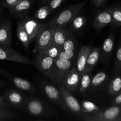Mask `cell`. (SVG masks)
<instances>
[{
	"label": "cell",
	"instance_id": "cell-15",
	"mask_svg": "<svg viewBox=\"0 0 121 121\" xmlns=\"http://www.w3.org/2000/svg\"><path fill=\"white\" fill-rule=\"evenodd\" d=\"M91 49H92L91 46L86 45V46H83L81 47V48L79 50L78 57H77L76 68L80 74H81L85 71L86 61H87L89 54Z\"/></svg>",
	"mask_w": 121,
	"mask_h": 121
},
{
	"label": "cell",
	"instance_id": "cell-18",
	"mask_svg": "<svg viewBox=\"0 0 121 121\" xmlns=\"http://www.w3.org/2000/svg\"><path fill=\"white\" fill-rule=\"evenodd\" d=\"M101 54V48L100 47H94L92 48L89 54L85 71L86 72H91L96 66L98 61H99Z\"/></svg>",
	"mask_w": 121,
	"mask_h": 121
},
{
	"label": "cell",
	"instance_id": "cell-8",
	"mask_svg": "<svg viewBox=\"0 0 121 121\" xmlns=\"http://www.w3.org/2000/svg\"><path fill=\"white\" fill-rule=\"evenodd\" d=\"M73 60L58 56L54 60L53 68V81L56 84L60 83L63 77L72 68Z\"/></svg>",
	"mask_w": 121,
	"mask_h": 121
},
{
	"label": "cell",
	"instance_id": "cell-14",
	"mask_svg": "<svg viewBox=\"0 0 121 121\" xmlns=\"http://www.w3.org/2000/svg\"><path fill=\"white\" fill-rule=\"evenodd\" d=\"M5 77L8 78L17 88L22 91L30 92H34L35 91L34 86L30 82L26 79L11 75L9 73H7Z\"/></svg>",
	"mask_w": 121,
	"mask_h": 121
},
{
	"label": "cell",
	"instance_id": "cell-12",
	"mask_svg": "<svg viewBox=\"0 0 121 121\" xmlns=\"http://www.w3.org/2000/svg\"><path fill=\"white\" fill-rule=\"evenodd\" d=\"M110 24H112L111 8L102 11L98 13L93 21V26L97 30H100Z\"/></svg>",
	"mask_w": 121,
	"mask_h": 121
},
{
	"label": "cell",
	"instance_id": "cell-31",
	"mask_svg": "<svg viewBox=\"0 0 121 121\" xmlns=\"http://www.w3.org/2000/svg\"><path fill=\"white\" fill-rule=\"evenodd\" d=\"M15 117H17V115L13 111L7 109H0V121L10 120Z\"/></svg>",
	"mask_w": 121,
	"mask_h": 121
},
{
	"label": "cell",
	"instance_id": "cell-20",
	"mask_svg": "<svg viewBox=\"0 0 121 121\" xmlns=\"http://www.w3.org/2000/svg\"><path fill=\"white\" fill-rule=\"evenodd\" d=\"M17 35L24 47L26 50H28L30 47V44L31 42L30 40L29 36L24 27L22 21H20L18 23L17 27Z\"/></svg>",
	"mask_w": 121,
	"mask_h": 121
},
{
	"label": "cell",
	"instance_id": "cell-6",
	"mask_svg": "<svg viewBox=\"0 0 121 121\" xmlns=\"http://www.w3.org/2000/svg\"><path fill=\"white\" fill-rule=\"evenodd\" d=\"M55 59L51 57L37 53L35 57V65L37 68L48 79L53 81V68Z\"/></svg>",
	"mask_w": 121,
	"mask_h": 121
},
{
	"label": "cell",
	"instance_id": "cell-7",
	"mask_svg": "<svg viewBox=\"0 0 121 121\" xmlns=\"http://www.w3.org/2000/svg\"><path fill=\"white\" fill-rule=\"evenodd\" d=\"M0 60L14 61L26 65H34V62L31 59L16 52L9 46H0Z\"/></svg>",
	"mask_w": 121,
	"mask_h": 121
},
{
	"label": "cell",
	"instance_id": "cell-36",
	"mask_svg": "<svg viewBox=\"0 0 121 121\" xmlns=\"http://www.w3.org/2000/svg\"><path fill=\"white\" fill-rule=\"evenodd\" d=\"M113 105H121V93L118 94L113 100Z\"/></svg>",
	"mask_w": 121,
	"mask_h": 121
},
{
	"label": "cell",
	"instance_id": "cell-4",
	"mask_svg": "<svg viewBox=\"0 0 121 121\" xmlns=\"http://www.w3.org/2000/svg\"><path fill=\"white\" fill-rule=\"evenodd\" d=\"M63 106L68 109L71 112L81 118L82 117L80 103L72 94V92L66 89L61 85L59 88Z\"/></svg>",
	"mask_w": 121,
	"mask_h": 121
},
{
	"label": "cell",
	"instance_id": "cell-13",
	"mask_svg": "<svg viewBox=\"0 0 121 121\" xmlns=\"http://www.w3.org/2000/svg\"><path fill=\"white\" fill-rule=\"evenodd\" d=\"M34 0H21L9 12L12 15L16 17H22L27 14L30 10Z\"/></svg>",
	"mask_w": 121,
	"mask_h": 121
},
{
	"label": "cell",
	"instance_id": "cell-34",
	"mask_svg": "<svg viewBox=\"0 0 121 121\" xmlns=\"http://www.w3.org/2000/svg\"><path fill=\"white\" fill-rule=\"evenodd\" d=\"M116 66L118 69L121 68V45L118 48L116 54Z\"/></svg>",
	"mask_w": 121,
	"mask_h": 121
},
{
	"label": "cell",
	"instance_id": "cell-2",
	"mask_svg": "<svg viewBox=\"0 0 121 121\" xmlns=\"http://www.w3.org/2000/svg\"><path fill=\"white\" fill-rule=\"evenodd\" d=\"M81 119L86 121H121V104L100 110L95 114L83 116Z\"/></svg>",
	"mask_w": 121,
	"mask_h": 121
},
{
	"label": "cell",
	"instance_id": "cell-1",
	"mask_svg": "<svg viewBox=\"0 0 121 121\" xmlns=\"http://www.w3.org/2000/svg\"><path fill=\"white\" fill-rule=\"evenodd\" d=\"M87 1V0H84L76 4L68 6L47 25L53 28H65V26L70 23L74 17L79 14Z\"/></svg>",
	"mask_w": 121,
	"mask_h": 121
},
{
	"label": "cell",
	"instance_id": "cell-5",
	"mask_svg": "<svg viewBox=\"0 0 121 121\" xmlns=\"http://www.w3.org/2000/svg\"><path fill=\"white\" fill-rule=\"evenodd\" d=\"M53 31L54 28L53 27L42 24L37 35L34 39L35 43L34 51L36 53L43 50L52 44Z\"/></svg>",
	"mask_w": 121,
	"mask_h": 121
},
{
	"label": "cell",
	"instance_id": "cell-17",
	"mask_svg": "<svg viewBox=\"0 0 121 121\" xmlns=\"http://www.w3.org/2000/svg\"><path fill=\"white\" fill-rule=\"evenodd\" d=\"M43 91L50 100L57 105H62L59 89H57L53 85L46 83L43 85Z\"/></svg>",
	"mask_w": 121,
	"mask_h": 121
},
{
	"label": "cell",
	"instance_id": "cell-3",
	"mask_svg": "<svg viewBox=\"0 0 121 121\" xmlns=\"http://www.w3.org/2000/svg\"><path fill=\"white\" fill-rule=\"evenodd\" d=\"M24 108L34 117H46L52 114V111L47 104L37 98L27 99Z\"/></svg>",
	"mask_w": 121,
	"mask_h": 121
},
{
	"label": "cell",
	"instance_id": "cell-38",
	"mask_svg": "<svg viewBox=\"0 0 121 121\" xmlns=\"http://www.w3.org/2000/svg\"><path fill=\"white\" fill-rule=\"evenodd\" d=\"M7 73H7V72H5V71L3 70H2V69L0 68V74H3V75L4 76H5L7 75Z\"/></svg>",
	"mask_w": 121,
	"mask_h": 121
},
{
	"label": "cell",
	"instance_id": "cell-32",
	"mask_svg": "<svg viewBox=\"0 0 121 121\" xmlns=\"http://www.w3.org/2000/svg\"><path fill=\"white\" fill-rule=\"evenodd\" d=\"M65 1V0H50L48 2L47 5L52 12L59 8Z\"/></svg>",
	"mask_w": 121,
	"mask_h": 121
},
{
	"label": "cell",
	"instance_id": "cell-37",
	"mask_svg": "<svg viewBox=\"0 0 121 121\" xmlns=\"http://www.w3.org/2000/svg\"><path fill=\"white\" fill-rule=\"evenodd\" d=\"M0 105H2L7 109L9 108V106H10L5 101L4 96H0Z\"/></svg>",
	"mask_w": 121,
	"mask_h": 121
},
{
	"label": "cell",
	"instance_id": "cell-40",
	"mask_svg": "<svg viewBox=\"0 0 121 121\" xmlns=\"http://www.w3.org/2000/svg\"><path fill=\"white\" fill-rule=\"evenodd\" d=\"M0 109H7V108H5V107H4V106H2V105H0Z\"/></svg>",
	"mask_w": 121,
	"mask_h": 121
},
{
	"label": "cell",
	"instance_id": "cell-19",
	"mask_svg": "<svg viewBox=\"0 0 121 121\" xmlns=\"http://www.w3.org/2000/svg\"><path fill=\"white\" fill-rule=\"evenodd\" d=\"M69 31L65 28H54L52 43L62 48Z\"/></svg>",
	"mask_w": 121,
	"mask_h": 121
},
{
	"label": "cell",
	"instance_id": "cell-35",
	"mask_svg": "<svg viewBox=\"0 0 121 121\" xmlns=\"http://www.w3.org/2000/svg\"><path fill=\"white\" fill-rule=\"evenodd\" d=\"M106 0H93V3L95 7H99L104 5Z\"/></svg>",
	"mask_w": 121,
	"mask_h": 121
},
{
	"label": "cell",
	"instance_id": "cell-16",
	"mask_svg": "<svg viewBox=\"0 0 121 121\" xmlns=\"http://www.w3.org/2000/svg\"><path fill=\"white\" fill-rule=\"evenodd\" d=\"M12 41L11 24L4 22L0 26V46L10 47Z\"/></svg>",
	"mask_w": 121,
	"mask_h": 121
},
{
	"label": "cell",
	"instance_id": "cell-10",
	"mask_svg": "<svg viewBox=\"0 0 121 121\" xmlns=\"http://www.w3.org/2000/svg\"><path fill=\"white\" fill-rule=\"evenodd\" d=\"M4 98L9 106L15 108H24L27 100L22 93L14 90H8L5 92Z\"/></svg>",
	"mask_w": 121,
	"mask_h": 121
},
{
	"label": "cell",
	"instance_id": "cell-11",
	"mask_svg": "<svg viewBox=\"0 0 121 121\" xmlns=\"http://www.w3.org/2000/svg\"><path fill=\"white\" fill-rule=\"evenodd\" d=\"M22 21V24L25 30L27 31L30 41L34 40L36 35H37L42 24L39 22L35 19L32 18L31 17L25 18Z\"/></svg>",
	"mask_w": 121,
	"mask_h": 121
},
{
	"label": "cell",
	"instance_id": "cell-33",
	"mask_svg": "<svg viewBox=\"0 0 121 121\" xmlns=\"http://www.w3.org/2000/svg\"><path fill=\"white\" fill-rule=\"evenodd\" d=\"M21 0H4L3 4L8 9L13 8Z\"/></svg>",
	"mask_w": 121,
	"mask_h": 121
},
{
	"label": "cell",
	"instance_id": "cell-29",
	"mask_svg": "<svg viewBox=\"0 0 121 121\" xmlns=\"http://www.w3.org/2000/svg\"><path fill=\"white\" fill-rule=\"evenodd\" d=\"M50 13L51 10L48 7V5H45L41 6L36 11L34 14V17L37 20H44L47 17Z\"/></svg>",
	"mask_w": 121,
	"mask_h": 121
},
{
	"label": "cell",
	"instance_id": "cell-28",
	"mask_svg": "<svg viewBox=\"0 0 121 121\" xmlns=\"http://www.w3.org/2000/svg\"><path fill=\"white\" fill-rule=\"evenodd\" d=\"M121 91V77L116 76L111 81L109 86V93L111 95H115Z\"/></svg>",
	"mask_w": 121,
	"mask_h": 121
},
{
	"label": "cell",
	"instance_id": "cell-26",
	"mask_svg": "<svg viewBox=\"0 0 121 121\" xmlns=\"http://www.w3.org/2000/svg\"><path fill=\"white\" fill-rule=\"evenodd\" d=\"M61 51V48L60 47H58V46H56L55 44L52 43V44L50 45L47 48H44V50L40 51V52H37V53H40L41 54H44V55L51 57L56 59L59 56Z\"/></svg>",
	"mask_w": 121,
	"mask_h": 121
},
{
	"label": "cell",
	"instance_id": "cell-21",
	"mask_svg": "<svg viewBox=\"0 0 121 121\" xmlns=\"http://www.w3.org/2000/svg\"><path fill=\"white\" fill-rule=\"evenodd\" d=\"M82 111V118L85 115H91L95 114L100 111V108L97 106L95 103L89 100H83L80 104Z\"/></svg>",
	"mask_w": 121,
	"mask_h": 121
},
{
	"label": "cell",
	"instance_id": "cell-9",
	"mask_svg": "<svg viewBox=\"0 0 121 121\" xmlns=\"http://www.w3.org/2000/svg\"><path fill=\"white\" fill-rule=\"evenodd\" d=\"M80 74L76 67H72L63 77L61 85L70 92H74L79 85Z\"/></svg>",
	"mask_w": 121,
	"mask_h": 121
},
{
	"label": "cell",
	"instance_id": "cell-22",
	"mask_svg": "<svg viewBox=\"0 0 121 121\" xmlns=\"http://www.w3.org/2000/svg\"><path fill=\"white\" fill-rule=\"evenodd\" d=\"M114 46V37L113 35H109L104 40L101 48V53L102 57L104 60L108 58L113 50Z\"/></svg>",
	"mask_w": 121,
	"mask_h": 121
},
{
	"label": "cell",
	"instance_id": "cell-23",
	"mask_svg": "<svg viewBox=\"0 0 121 121\" xmlns=\"http://www.w3.org/2000/svg\"><path fill=\"white\" fill-rule=\"evenodd\" d=\"M91 77L89 72H83L80 74L79 91L82 93H85L91 87Z\"/></svg>",
	"mask_w": 121,
	"mask_h": 121
},
{
	"label": "cell",
	"instance_id": "cell-27",
	"mask_svg": "<svg viewBox=\"0 0 121 121\" xmlns=\"http://www.w3.org/2000/svg\"><path fill=\"white\" fill-rule=\"evenodd\" d=\"M107 77V74L104 72H100L96 73L93 78H91V88L93 89L102 85L104 82L106 80Z\"/></svg>",
	"mask_w": 121,
	"mask_h": 121
},
{
	"label": "cell",
	"instance_id": "cell-25",
	"mask_svg": "<svg viewBox=\"0 0 121 121\" xmlns=\"http://www.w3.org/2000/svg\"><path fill=\"white\" fill-rule=\"evenodd\" d=\"M86 22V18L83 15H77L70 22V29L73 31H78L85 27Z\"/></svg>",
	"mask_w": 121,
	"mask_h": 121
},
{
	"label": "cell",
	"instance_id": "cell-39",
	"mask_svg": "<svg viewBox=\"0 0 121 121\" xmlns=\"http://www.w3.org/2000/svg\"><path fill=\"white\" fill-rule=\"evenodd\" d=\"M50 1V0H40V2L41 4H43L47 3V2H48V1Z\"/></svg>",
	"mask_w": 121,
	"mask_h": 121
},
{
	"label": "cell",
	"instance_id": "cell-30",
	"mask_svg": "<svg viewBox=\"0 0 121 121\" xmlns=\"http://www.w3.org/2000/svg\"><path fill=\"white\" fill-rule=\"evenodd\" d=\"M112 17V24L115 26H121V8L120 7H114L111 8Z\"/></svg>",
	"mask_w": 121,
	"mask_h": 121
},
{
	"label": "cell",
	"instance_id": "cell-24",
	"mask_svg": "<svg viewBox=\"0 0 121 121\" xmlns=\"http://www.w3.org/2000/svg\"><path fill=\"white\" fill-rule=\"evenodd\" d=\"M76 39L72 31H69L67 39L62 46L63 51H76Z\"/></svg>",
	"mask_w": 121,
	"mask_h": 121
}]
</instances>
